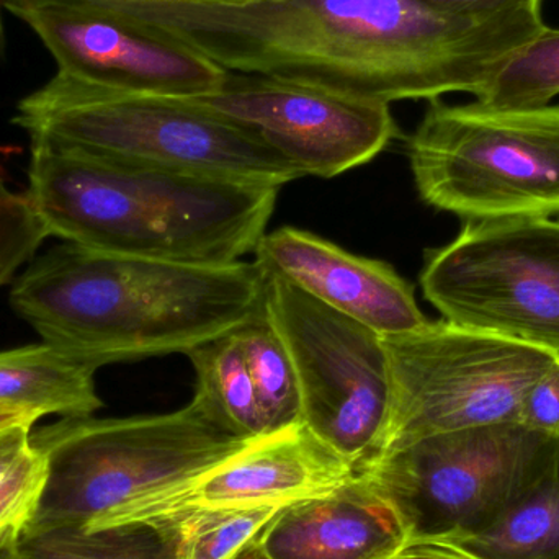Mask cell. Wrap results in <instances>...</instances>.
<instances>
[{
    "label": "cell",
    "instance_id": "1",
    "mask_svg": "<svg viewBox=\"0 0 559 559\" xmlns=\"http://www.w3.org/2000/svg\"><path fill=\"white\" fill-rule=\"evenodd\" d=\"M115 15L164 26L226 71L277 75L388 105L450 94L476 98L547 26L542 10L462 19L419 0L150 3Z\"/></svg>",
    "mask_w": 559,
    "mask_h": 559
},
{
    "label": "cell",
    "instance_id": "2",
    "mask_svg": "<svg viewBox=\"0 0 559 559\" xmlns=\"http://www.w3.org/2000/svg\"><path fill=\"white\" fill-rule=\"evenodd\" d=\"M258 262L180 264L62 242L13 280L10 306L46 344L100 368L189 354L262 311Z\"/></svg>",
    "mask_w": 559,
    "mask_h": 559
},
{
    "label": "cell",
    "instance_id": "3",
    "mask_svg": "<svg viewBox=\"0 0 559 559\" xmlns=\"http://www.w3.org/2000/svg\"><path fill=\"white\" fill-rule=\"evenodd\" d=\"M29 143L25 193L52 238L131 258L225 265L267 235L275 187Z\"/></svg>",
    "mask_w": 559,
    "mask_h": 559
},
{
    "label": "cell",
    "instance_id": "4",
    "mask_svg": "<svg viewBox=\"0 0 559 559\" xmlns=\"http://www.w3.org/2000/svg\"><path fill=\"white\" fill-rule=\"evenodd\" d=\"M46 483L28 531L111 527L192 485L254 440L238 436L200 394L157 416L68 417L32 432Z\"/></svg>",
    "mask_w": 559,
    "mask_h": 559
},
{
    "label": "cell",
    "instance_id": "5",
    "mask_svg": "<svg viewBox=\"0 0 559 559\" xmlns=\"http://www.w3.org/2000/svg\"><path fill=\"white\" fill-rule=\"evenodd\" d=\"M29 140L159 169L282 189L302 174L248 128L190 98L128 95L56 72L16 105Z\"/></svg>",
    "mask_w": 559,
    "mask_h": 559
},
{
    "label": "cell",
    "instance_id": "6",
    "mask_svg": "<svg viewBox=\"0 0 559 559\" xmlns=\"http://www.w3.org/2000/svg\"><path fill=\"white\" fill-rule=\"evenodd\" d=\"M420 199L465 222L559 215V105L429 102L407 144Z\"/></svg>",
    "mask_w": 559,
    "mask_h": 559
},
{
    "label": "cell",
    "instance_id": "7",
    "mask_svg": "<svg viewBox=\"0 0 559 559\" xmlns=\"http://www.w3.org/2000/svg\"><path fill=\"white\" fill-rule=\"evenodd\" d=\"M559 468V440L521 423L433 433L361 469L409 542L468 537L495 524Z\"/></svg>",
    "mask_w": 559,
    "mask_h": 559
},
{
    "label": "cell",
    "instance_id": "8",
    "mask_svg": "<svg viewBox=\"0 0 559 559\" xmlns=\"http://www.w3.org/2000/svg\"><path fill=\"white\" fill-rule=\"evenodd\" d=\"M391 401L380 455L433 433L519 423L525 393L559 352L447 321L383 335Z\"/></svg>",
    "mask_w": 559,
    "mask_h": 559
},
{
    "label": "cell",
    "instance_id": "9",
    "mask_svg": "<svg viewBox=\"0 0 559 559\" xmlns=\"http://www.w3.org/2000/svg\"><path fill=\"white\" fill-rule=\"evenodd\" d=\"M262 312L292 358L302 424L360 473L380 455L390 416L383 335L272 275Z\"/></svg>",
    "mask_w": 559,
    "mask_h": 559
},
{
    "label": "cell",
    "instance_id": "10",
    "mask_svg": "<svg viewBox=\"0 0 559 559\" xmlns=\"http://www.w3.org/2000/svg\"><path fill=\"white\" fill-rule=\"evenodd\" d=\"M420 286L450 324L559 352V222H466Z\"/></svg>",
    "mask_w": 559,
    "mask_h": 559
},
{
    "label": "cell",
    "instance_id": "11",
    "mask_svg": "<svg viewBox=\"0 0 559 559\" xmlns=\"http://www.w3.org/2000/svg\"><path fill=\"white\" fill-rule=\"evenodd\" d=\"M200 107L258 134L305 176H341L400 136L390 105L277 75L228 71Z\"/></svg>",
    "mask_w": 559,
    "mask_h": 559
},
{
    "label": "cell",
    "instance_id": "12",
    "mask_svg": "<svg viewBox=\"0 0 559 559\" xmlns=\"http://www.w3.org/2000/svg\"><path fill=\"white\" fill-rule=\"evenodd\" d=\"M58 72L128 95L193 98L212 94L228 71L189 41L154 23L87 10H26Z\"/></svg>",
    "mask_w": 559,
    "mask_h": 559
},
{
    "label": "cell",
    "instance_id": "13",
    "mask_svg": "<svg viewBox=\"0 0 559 559\" xmlns=\"http://www.w3.org/2000/svg\"><path fill=\"white\" fill-rule=\"evenodd\" d=\"M358 475L305 424L254 440L192 485L128 514L121 524L147 522L183 509L286 506L316 498Z\"/></svg>",
    "mask_w": 559,
    "mask_h": 559
},
{
    "label": "cell",
    "instance_id": "14",
    "mask_svg": "<svg viewBox=\"0 0 559 559\" xmlns=\"http://www.w3.org/2000/svg\"><path fill=\"white\" fill-rule=\"evenodd\" d=\"M265 275L285 280L322 305L381 335L427 324L414 286L386 262L360 258L296 228L267 233L254 251Z\"/></svg>",
    "mask_w": 559,
    "mask_h": 559
},
{
    "label": "cell",
    "instance_id": "15",
    "mask_svg": "<svg viewBox=\"0 0 559 559\" xmlns=\"http://www.w3.org/2000/svg\"><path fill=\"white\" fill-rule=\"evenodd\" d=\"M407 542L400 515L364 473L283 506L258 537L267 559H391Z\"/></svg>",
    "mask_w": 559,
    "mask_h": 559
},
{
    "label": "cell",
    "instance_id": "16",
    "mask_svg": "<svg viewBox=\"0 0 559 559\" xmlns=\"http://www.w3.org/2000/svg\"><path fill=\"white\" fill-rule=\"evenodd\" d=\"M97 368L52 345L0 352V404L33 416L91 417L104 406Z\"/></svg>",
    "mask_w": 559,
    "mask_h": 559
},
{
    "label": "cell",
    "instance_id": "17",
    "mask_svg": "<svg viewBox=\"0 0 559 559\" xmlns=\"http://www.w3.org/2000/svg\"><path fill=\"white\" fill-rule=\"evenodd\" d=\"M23 559H182L173 518L111 527L28 531L20 537Z\"/></svg>",
    "mask_w": 559,
    "mask_h": 559
},
{
    "label": "cell",
    "instance_id": "18",
    "mask_svg": "<svg viewBox=\"0 0 559 559\" xmlns=\"http://www.w3.org/2000/svg\"><path fill=\"white\" fill-rule=\"evenodd\" d=\"M442 544L472 559H559V468L485 531Z\"/></svg>",
    "mask_w": 559,
    "mask_h": 559
},
{
    "label": "cell",
    "instance_id": "19",
    "mask_svg": "<svg viewBox=\"0 0 559 559\" xmlns=\"http://www.w3.org/2000/svg\"><path fill=\"white\" fill-rule=\"evenodd\" d=\"M200 394L219 419L248 440L267 437L254 383L235 331L212 338L187 354Z\"/></svg>",
    "mask_w": 559,
    "mask_h": 559
},
{
    "label": "cell",
    "instance_id": "20",
    "mask_svg": "<svg viewBox=\"0 0 559 559\" xmlns=\"http://www.w3.org/2000/svg\"><path fill=\"white\" fill-rule=\"evenodd\" d=\"M254 383L265 433L302 424L301 396L292 358L264 312L236 329Z\"/></svg>",
    "mask_w": 559,
    "mask_h": 559
},
{
    "label": "cell",
    "instance_id": "21",
    "mask_svg": "<svg viewBox=\"0 0 559 559\" xmlns=\"http://www.w3.org/2000/svg\"><path fill=\"white\" fill-rule=\"evenodd\" d=\"M282 508L278 504L195 508L163 518L177 522L182 559H235Z\"/></svg>",
    "mask_w": 559,
    "mask_h": 559
},
{
    "label": "cell",
    "instance_id": "22",
    "mask_svg": "<svg viewBox=\"0 0 559 559\" xmlns=\"http://www.w3.org/2000/svg\"><path fill=\"white\" fill-rule=\"evenodd\" d=\"M559 95V28L545 26L514 52L475 98L492 108L544 107Z\"/></svg>",
    "mask_w": 559,
    "mask_h": 559
},
{
    "label": "cell",
    "instance_id": "23",
    "mask_svg": "<svg viewBox=\"0 0 559 559\" xmlns=\"http://www.w3.org/2000/svg\"><path fill=\"white\" fill-rule=\"evenodd\" d=\"M32 429L15 426L0 432V534L22 537L45 489V456L33 443Z\"/></svg>",
    "mask_w": 559,
    "mask_h": 559
},
{
    "label": "cell",
    "instance_id": "24",
    "mask_svg": "<svg viewBox=\"0 0 559 559\" xmlns=\"http://www.w3.org/2000/svg\"><path fill=\"white\" fill-rule=\"evenodd\" d=\"M48 238V229L26 193L12 192L0 177V288L12 282Z\"/></svg>",
    "mask_w": 559,
    "mask_h": 559
},
{
    "label": "cell",
    "instance_id": "25",
    "mask_svg": "<svg viewBox=\"0 0 559 559\" xmlns=\"http://www.w3.org/2000/svg\"><path fill=\"white\" fill-rule=\"evenodd\" d=\"M519 423L559 440V361L525 393Z\"/></svg>",
    "mask_w": 559,
    "mask_h": 559
},
{
    "label": "cell",
    "instance_id": "26",
    "mask_svg": "<svg viewBox=\"0 0 559 559\" xmlns=\"http://www.w3.org/2000/svg\"><path fill=\"white\" fill-rule=\"evenodd\" d=\"M259 2H271V0H2L3 9L15 16L26 12V10L45 9V7L118 13L133 9V7L150 5V3H199V5L239 7Z\"/></svg>",
    "mask_w": 559,
    "mask_h": 559
},
{
    "label": "cell",
    "instance_id": "27",
    "mask_svg": "<svg viewBox=\"0 0 559 559\" xmlns=\"http://www.w3.org/2000/svg\"><path fill=\"white\" fill-rule=\"evenodd\" d=\"M433 12L462 19H478L515 9L542 10L544 0H419Z\"/></svg>",
    "mask_w": 559,
    "mask_h": 559
},
{
    "label": "cell",
    "instance_id": "28",
    "mask_svg": "<svg viewBox=\"0 0 559 559\" xmlns=\"http://www.w3.org/2000/svg\"><path fill=\"white\" fill-rule=\"evenodd\" d=\"M391 559H472L442 542H407Z\"/></svg>",
    "mask_w": 559,
    "mask_h": 559
},
{
    "label": "cell",
    "instance_id": "29",
    "mask_svg": "<svg viewBox=\"0 0 559 559\" xmlns=\"http://www.w3.org/2000/svg\"><path fill=\"white\" fill-rule=\"evenodd\" d=\"M38 420L33 414L0 404V432L15 426H35Z\"/></svg>",
    "mask_w": 559,
    "mask_h": 559
},
{
    "label": "cell",
    "instance_id": "30",
    "mask_svg": "<svg viewBox=\"0 0 559 559\" xmlns=\"http://www.w3.org/2000/svg\"><path fill=\"white\" fill-rule=\"evenodd\" d=\"M0 559H23L20 550V535L12 532L0 534Z\"/></svg>",
    "mask_w": 559,
    "mask_h": 559
},
{
    "label": "cell",
    "instance_id": "31",
    "mask_svg": "<svg viewBox=\"0 0 559 559\" xmlns=\"http://www.w3.org/2000/svg\"><path fill=\"white\" fill-rule=\"evenodd\" d=\"M235 559H267L264 557V554H262L261 548H259L258 545V538H255L254 542H251V544L248 545V547L245 548V550L241 551V554L238 555Z\"/></svg>",
    "mask_w": 559,
    "mask_h": 559
},
{
    "label": "cell",
    "instance_id": "32",
    "mask_svg": "<svg viewBox=\"0 0 559 559\" xmlns=\"http://www.w3.org/2000/svg\"><path fill=\"white\" fill-rule=\"evenodd\" d=\"M3 3L0 0V64H2L3 59H5L7 52V38H5V26H3V16H2Z\"/></svg>",
    "mask_w": 559,
    "mask_h": 559
}]
</instances>
